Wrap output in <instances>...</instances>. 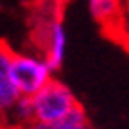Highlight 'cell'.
<instances>
[{
    "label": "cell",
    "instance_id": "52a82bcc",
    "mask_svg": "<svg viewBox=\"0 0 129 129\" xmlns=\"http://www.w3.org/2000/svg\"><path fill=\"white\" fill-rule=\"evenodd\" d=\"M27 129H94L87 118V112L85 108L79 106L73 114H70L66 119L62 121H56V123H37L33 121Z\"/></svg>",
    "mask_w": 129,
    "mask_h": 129
},
{
    "label": "cell",
    "instance_id": "9c48e42d",
    "mask_svg": "<svg viewBox=\"0 0 129 129\" xmlns=\"http://www.w3.org/2000/svg\"><path fill=\"white\" fill-rule=\"evenodd\" d=\"M4 129H14V127H4Z\"/></svg>",
    "mask_w": 129,
    "mask_h": 129
},
{
    "label": "cell",
    "instance_id": "6da1fadb",
    "mask_svg": "<svg viewBox=\"0 0 129 129\" xmlns=\"http://www.w3.org/2000/svg\"><path fill=\"white\" fill-rule=\"evenodd\" d=\"M33 114L37 123H56L66 119L81 106L75 92L60 79H50L31 96Z\"/></svg>",
    "mask_w": 129,
    "mask_h": 129
},
{
    "label": "cell",
    "instance_id": "3957f363",
    "mask_svg": "<svg viewBox=\"0 0 129 129\" xmlns=\"http://www.w3.org/2000/svg\"><path fill=\"white\" fill-rule=\"evenodd\" d=\"M37 31V46L41 48V56L46 60L50 70L56 71L62 68L68 48V33L60 17H48L35 29Z\"/></svg>",
    "mask_w": 129,
    "mask_h": 129
},
{
    "label": "cell",
    "instance_id": "5b68a950",
    "mask_svg": "<svg viewBox=\"0 0 129 129\" xmlns=\"http://www.w3.org/2000/svg\"><path fill=\"white\" fill-rule=\"evenodd\" d=\"M12 50L8 44L0 43V119L6 116V112L14 106L19 92H17L14 79H12V71H10V64H12Z\"/></svg>",
    "mask_w": 129,
    "mask_h": 129
},
{
    "label": "cell",
    "instance_id": "ba28073f",
    "mask_svg": "<svg viewBox=\"0 0 129 129\" xmlns=\"http://www.w3.org/2000/svg\"><path fill=\"white\" fill-rule=\"evenodd\" d=\"M123 12H125V35H123V41L129 44V0H123Z\"/></svg>",
    "mask_w": 129,
    "mask_h": 129
},
{
    "label": "cell",
    "instance_id": "8992f818",
    "mask_svg": "<svg viewBox=\"0 0 129 129\" xmlns=\"http://www.w3.org/2000/svg\"><path fill=\"white\" fill-rule=\"evenodd\" d=\"M2 119H4V127L27 129L33 121H35L31 96H19L16 102H14V106L6 112V116Z\"/></svg>",
    "mask_w": 129,
    "mask_h": 129
},
{
    "label": "cell",
    "instance_id": "277c9868",
    "mask_svg": "<svg viewBox=\"0 0 129 129\" xmlns=\"http://www.w3.org/2000/svg\"><path fill=\"white\" fill-rule=\"evenodd\" d=\"M89 14L108 35L123 39L125 35V12L123 0H89Z\"/></svg>",
    "mask_w": 129,
    "mask_h": 129
},
{
    "label": "cell",
    "instance_id": "7a4b0ae2",
    "mask_svg": "<svg viewBox=\"0 0 129 129\" xmlns=\"http://www.w3.org/2000/svg\"><path fill=\"white\" fill-rule=\"evenodd\" d=\"M10 71L19 96H33L54 77V71L39 52H14Z\"/></svg>",
    "mask_w": 129,
    "mask_h": 129
}]
</instances>
